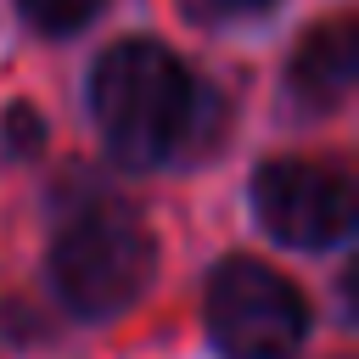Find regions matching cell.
Returning <instances> with one entry per match:
<instances>
[{
    "label": "cell",
    "mask_w": 359,
    "mask_h": 359,
    "mask_svg": "<svg viewBox=\"0 0 359 359\" xmlns=\"http://www.w3.org/2000/svg\"><path fill=\"white\" fill-rule=\"evenodd\" d=\"M101 6H107V0H17L22 22H28L34 34H45V39H67V34L90 28V22L101 17Z\"/></svg>",
    "instance_id": "cell-6"
},
{
    "label": "cell",
    "mask_w": 359,
    "mask_h": 359,
    "mask_svg": "<svg viewBox=\"0 0 359 359\" xmlns=\"http://www.w3.org/2000/svg\"><path fill=\"white\" fill-rule=\"evenodd\" d=\"M202 314H208V337L224 359H292L309 337L303 292L258 258H224L208 275Z\"/></svg>",
    "instance_id": "cell-3"
},
{
    "label": "cell",
    "mask_w": 359,
    "mask_h": 359,
    "mask_svg": "<svg viewBox=\"0 0 359 359\" xmlns=\"http://www.w3.org/2000/svg\"><path fill=\"white\" fill-rule=\"evenodd\" d=\"M353 73H359V28H353V17H325V22H314L297 39L292 67H286V84H292V101L297 107L331 112V107L348 101Z\"/></svg>",
    "instance_id": "cell-5"
},
{
    "label": "cell",
    "mask_w": 359,
    "mask_h": 359,
    "mask_svg": "<svg viewBox=\"0 0 359 359\" xmlns=\"http://www.w3.org/2000/svg\"><path fill=\"white\" fill-rule=\"evenodd\" d=\"M0 151L17 157V163L45 151V118H39L28 101H11V107L0 112Z\"/></svg>",
    "instance_id": "cell-7"
},
{
    "label": "cell",
    "mask_w": 359,
    "mask_h": 359,
    "mask_svg": "<svg viewBox=\"0 0 359 359\" xmlns=\"http://www.w3.org/2000/svg\"><path fill=\"white\" fill-rule=\"evenodd\" d=\"M180 6H185V17H191V22L219 28V22H247V17H264V11H275L280 0H180Z\"/></svg>",
    "instance_id": "cell-8"
},
{
    "label": "cell",
    "mask_w": 359,
    "mask_h": 359,
    "mask_svg": "<svg viewBox=\"0 0 359 359\" xmlns=\"http://www.w3.org/2000/svg\"><path fill=\"white\" fill-rule=\"evenodd\" d=\"M157 275V241L146 219L123 202L79 208L50 241V280L56 297L84 320L123 314Z\"/></svg>",
    "instance_id": "cell-2"
},
{
    "label": "cell",
    "mask_w": 359,
    "mask_h": 359,
    "mask_svg": "<svg viewBox=\"0 0 359 359\" xmlns=\"http://www.w3.org/2000/svg\"><path fill=\"white\" fill-rule=\"evenodd\" d=\"M90 118L107 151L129 168H163L219 140L213 90L163 39H118L95 56Z\"/></svg>",
    "instance_id": "cell-1"
},
{
    "label": "cell",
    "mask_w": 359,
    "mask_h": 359,
    "mask_svg": "<svg viewBox=\"0 0 359 359\" xmlns=\"http://www.w3.org/2000/svg\"><path fill=\"white\" fill-rule=\"evenodd\" d=\"M252 219L280 247H337L353 230V185L309 157H275L252 174Z\"/></svg>",
    "instance_id": "cell-4"
}]
</instances>
